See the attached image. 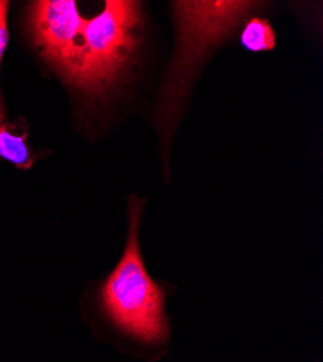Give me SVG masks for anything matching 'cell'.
<instances>
[{
    "label": "cell",
    "instance_id": "cell-2",
    "mask_svg": "<svg viewBox=\"0 0 323 362\" xmlns=\"http://www.w3.org/2000/svg\"><path fill=\"white\" fill-rule=\"evenodd\" d=\"M129 218L125 254L102 287V306L109 319L128 335L145 342H160L168 335L164 293L146 273L139 252V203L131 207Z\"/></svg>",
    "mask_w": 323,
    "mask_h": 362
},
{
    "label": "cell",
    "instance_id": "cell-4",
    "mask_svg": "<svg viewBox=\"0 0 323 362\" xmlns=\"http://www.w3.org/2000/svg\"><path fill=\"white\" fill-rule=\"evenodd\" d=\"M0 157L11 161L18 168H29L34 156L26 142V134H16L11 125L0 127Z\"/></svg>",
    "mask_w": 323,
    "mask_h": 362
},
{
    "label": "cell",
    "instance_id": "cell-3",
    "mask_svg": "<svg viewBox=\"0 0 323 362\" xmlns=\"http://www.w3.org/2000/svg\"><path fill=\"white\" fill-rule=\"evenodd\" d=\"M84 22L74 0H40L29 6V33L47 62L66 80L77 64Z\"/></svg>",
    "mask_w": 323,
    "mask_h": 362
},
{
    "label": "cell",
    "instance_id": "cell-6",
    "mask_svg": "<svg viewBox=\"0 0 323 362\" xmlns=\"http://www.w3.org/2000/svg\"><path fill=\"white\" fill-rule=\"evenodd\" d=\"M8 11H9V2L6 0H0V67H2V59L8 47ZM5 105L2 99V92H0V127L5 122Z\"/></svg>",
    "mask_w": 323,
    "mask_h": 362
},
{
    "label": "cell",
    "instance_id": "cell-7",
    "mask_svg": "<svg viewBox=\"0 0 323 362\" xmlns=\"http://www.w3.org/2000/svg\"><path fill=\"white\" fill-rule=\"evenodd\" d=\"M213 41H216V40H199V44H197V42H196V44H194V45H196V49H197V47H200V45H201V44H212V42H213ZM192 52H193V54H194V55H196V51H190V52H183V57H182V58H180V59H183V58H186V57H189V55H190V54H192ZM196 57H197V55H196ZM180 59H177V62H180Z\"/></svg>",
    "mask_w": 323,
    "mask_h": 362
},
{
    "label": "cell",
    "instance_id": "cell-5",
    "mask_svg": "<svg viewBox=\"0 0 323 362\" xmlns=\"http://www.w3.org/2000/svg\"><path fill=\"white\" fill-rule=\"evenodd\" d=\"M241 42L249 51H269L276 47V34L266 19L252 18L244 29Z\"/></svg>",
    "mask_w": 323,
    "mask_h": 362
},
{
    "label": "cell",
    "instance_id": "cell-1",
    "mask_svg": "<svg viewBox=\"0 0 323 362\" xmlns=\"http://www.w3.org/2000/svg\"><path fill=\"white\" fill-rule=\"evenodd\" d=\"M142 12L138 2L107 0L86 19L77 64L66 80L92 99H100L121 78L138 45Z\"/></svg>",
    "mask_w": 323,
    "mask_h": 362
}]
</instances>
